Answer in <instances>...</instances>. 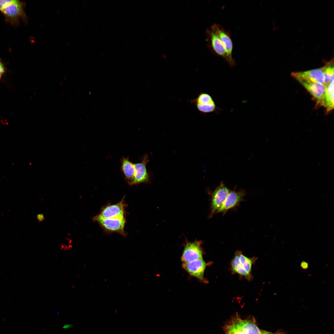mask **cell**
<instances>
[{
	"label": "cell",
	"instance_id": "9a60e30c",
	"mask_svg": "<svg viewBox=\"0 0 334 334\" xmlns=\"http://www.w3.org/2000/svg\"><path fill=\"white\" fill-rule=\"evenodd\" d=\"M334 81L326 87L325 97L323 106L328 113L334 109Z\"/></svg>",
	"mask_w": 334,
	"mask_h": 334
},
{
	"label": "cell",
	"instance_id": "30bf717a",
	"mask_svg": "<svg viewBox=\"0 0 334 334\" xmlns=\"http://www.w3.org/2000/svg\"><path fill=\"white\" fill-rule=\"evenodd\" d=\"M182 266L191 275L202 281L205 280L203 275L207 264L203 259L183 263Z\"/></svg>",
	"mask_w": 334,
	"mask_h": 334
},
{
	"label": "cell",
	"instance_id": "9c48e42d",
	"mask_svg": "<svg viewBox=\"0 0 334 334\" xmlns=\"http://www.w3.org/2000/svg\"><path fill=\"white\" fill-rule=\"evenodd\" d=\"M292 75L298 80H303L318 83L324 86V77L322 67L306 71L293 72Z\"/></svg>",
	"mask_w": 334,
	"mask_h": 334
},
{
	"label": "cell",
	"instance_id": "484cf974",
	"mask_svg": "<svg viewBox=\"0 0 334 334\" xmlns=\"http://www.w3.org/2000/svg\"><path fill=\"white\" fill-rule=\"evenodd\" d=\"M272 333L271 332H268L265 331H261V334H272Z\"/></svg>",
	"mask_w": 334,
	"mask_h": 334
},
{
	"label": "cell",
	"instance_id": "52a82bcc",
	"mask_svg": "<svg viewBox=\"0 0 334 334\" xmlns=\"http://www.w3.org/2000/svg\"><path fill=\"white\" fill-rule=\"evenodd\" d=\"M246 195L245 191L243 190L229 191L224 202L216 213L225 214L229 209L238 205Z\"/></svg>",
	"mask_w": 334,
	"mask_h": 334
},
{
	"label": "cell",
	"instance_id": "e0dca14e",
	"mask_svg": "<svg viewBox=\"0 0 334 334\" xmlns=\"http://www.w3.org/2000/svg\"><path fill=\"white\" fill-rule=\"evenodd\" d=\"M231 266L233 271L238 274L245 277L249 280L251 277V275L248 274L241 267L240 263L238 251L235 253V255L231 262Z\"/></svg>",
	"mask_w": 334,
	"mask_h": 334
},
{
	"label": "cell",
	"instance_id": "277c9868",
	"mask_svg": "<svg viewBox=\"0 0 334 334\" xmlns=\"http://www.w3.org/2000/svg\"><path fill=\"white\" fill-rule=\"evenodd\" d=\"M229 191L223 182H221L219 186L212 193L211 212L209 215L210 218H212L222 206Z\"/></svg>",
	"mask_w": 334,
	"mask_h": 334
},
{
	"label": "cell",
	"instance_id": "cb8c5ba5",
	"mask_svg": "<svg viewBox=\"0 0 334 334\" xmlns=\"http://www.w3.org/2000/svg\"><path fill=\"white\" fill-rule=\"evenodd\" d=\"M37 220L39 222L43 221L45 219L44 215L43 214H39L36 215Z\"/></svg>",
	"mask_w": 334,
	"mask_h": 334
},
{
	"label": "cell",
	"instance_id": "3957f363",
	"mask_svg": "<svg viewBox=\"0 0 334 334\" xmlns=\"http://www.w3.org/2000/svg\"><path fill=\"white\" fill-rule=\"evenodd\" d=\"M201 241L186 242L181 256L183 263H186L198 259H203V251Z\"/></svg>",
	"mask_w": 334,
	"mask_h": 334
},
{
	"label": "cell",
	"instance_id": "7a4b0ae2",
	"mask_svg": "<svg viewBox=\"0 0 334 334\" xmlns=\"http://www.w3.org/2000/svg\"><path fill=\"white\" fill-rule=\"evenodd\" d=\"M209 45L211 49L216 54L222 57L228 64L229 60L223 44L214 26L212 25L206 32Z\"/></svg>",
	"mask_w": 334,
	"mask_h": 334
},
{
	"label": "cell",
	"instance_id": "4fadbf2b",
	"mask_svg": "<svg viewBox=\"0 0 334 334\" xmlns=\"http://www.w3.org/2000/svg\"><path fill=\"white\" fill-rule=\"evenodd\" d=\"M244 334H260L261 331L253 322L237 319L233 323Z\"/></svg>",
	"mask_w": 334,
	"mask_h": 334
},
{
	"label": "cell",
	"instance_id": "7402d4cb",
	"mask_svg": "<svg viewBox=\"0 0 334 334\" xmlns=\"http://www.w3.org/2000/svg\"><path fill=\"white\" fill-rule=\"evenodd\" d=\"M14 0H0V10H2L6 6L11 3Z\"/></svg>",
	"mask_w": 334,
	"mask_h": 334
},
{
	"label": "cell",
	"instance_id": "6da1fadb",
	"mask_svg": "<svg viewBox=\"0 0 334 334\" xmlns=\"http://www.w3.org/2000/svg\"><path fill=\"white\" fill-rule=\"evenodd\" d=\"M92 219L97 222L106 233H117L124 236L126 235L124 229L126 223L125 217L105 218L97 215L92 217Z\"/></svg>",
	"mask_w": 334,
	"mask_h": 334
},
{
	"label": "cell",
	"instance_id": "44dd1931",
	"mask_svg": "<svg viewBox=\"0 0 334 334\" xmlns=\"http://www.w3.org/2000/svg\"><path fill=\"white\" fill-rule=\"evenodd\" d=\"M227 333L229 334H244L233 323L227 327Z\"/></svg>",
	"mask_w": 334,
	"mask_h": 334
},
{
	"label": "cell",
	"instance_id": "8fae6325",
	"mask_svg": "<svg viewBox=\"0 0 334 334\" xmlns=\"http://www.w3.org/2000/svg\"><path fill=\"white\" fill-rule=\"evenodd\" d=\"M149 161L148 156L146 155L140 162L134 164L135 185L149 182L150 176L146 168V165Z\"/></svg>",
	"mask_w": 334,
	"mask_h": 334
},
{
	"label": "cell",
	"instance_id": "5bb4252c",
	"mask_svg": "<svg viewBox=\"0 0 334 334\" xmlns=\"http://www.w3.org/2000/svg\"><path fill=\"white\" fill-rule=\"evenodd\" d=\"M1 11L5 15L11 18L17 17L23 12L21 3L18 1L16 0H14Z\"/></svg>",
	"mask_w": 334,
	"mask_h": 334
},
{
	"label": "cell",
	"instance_id": "d6986e66",
	"mask_svg": "<svg viewBox=\"0 0 334 334\" xmlns=\"http://www.w3.org/2000/svg\"><path fill=\"white\" fill-rule=\"evenodd\" d=\"M191 102L193 104L199 105L215 103L213 98L209 94L204 92L200 93L196 98L192 100Z\"/></svg>",
	"mask_w": 334,
	"mask_h": 334
},
{
	"label": "cell",
	"instance_id": "5b68a950",
	"mask_svg": "<svg viewBox=\"0 0 334 334\" xmlns=\"http://www.w3.org/2000/svg\"><path fill=\"white\" fill-rule=\"evenodd\" d=\"M125 196L118 203L114 204H108L102 207L97 215L103 218H112L125 217L127 205L124 200Z\"/></svg>",
	"mask_w": 334,
	"mask_h": 334
},
{
	"label": "cell",
	"instance_id": "83f0119b",
	"mask_svg": "<svg viewBox=\"0 0 334 334\" xmlns=\"http://www.w3.org/2000/svg\"><path fill=\"white\" fill-rule=\"evenodd\" d=\"M227 334H229V333H227Z\"/></svg>",
	"mask_w": 334,
	"mask_h": 334
},
{
	"label": "cell",
	"instance_id": "ffe728a7",
	"mask_svg": "<svg viewBox=\"0 0 334 334\" xmlns=\"http://www.w3.org/2000/svg\"><path fill=\"white\" fill-rule=\"evenodd\" d=\"M198 111L203 114L215 112L218 108L215 103L204 105L195 104Z\"/></svg>",
	"mask_w": 334,
	"mask_h": 334
},
{
	"label": "cell",
	"instance_id": "4316f807",
	"mask_svg": "<svg viewBox=\"0 0 334 334\" xmlns=\"http://www.w3.org/2000/svg\"><path fill=\"white\" fill-rule=\"evenodd\" d=\"M272 334H273V333H272Z\"/></svg>",
	"mask_w": 334,
	"mask_h": 334
},
{
	"label": "cell",
	"instance_id": "8992f818",
	"mask_svg": "<svg viewBox=\"0 0 334 334\" xmlns=\"http://www.w3.org/2000/svg\"><path fill=\"white\" fill-rule=\"evenodd\" d=\"M298 81L311 94L316 101L317 105L323 106L326 87L323 84L303 80Z\"/></svg>",
	"mask_w": 334,
	"mask_h": 334
},
{
	"label": "cell",
	"instance_id": "2e32d148",
	"mask_svg": "<svg viewBox=\"0 0 334 334\" xmlns=\"http://www.w3.org/2000/svg\"><path fill=\"white\" fill-rule=\"evenodd\" d=\"M334 63L332 59L326 63L322 69L324 77V86L329 85L334 81Z\"/></svg>",
	"mask_w": 334,
	"mask_h": 334
},
{
	"label": "cell",
	"instance_id": "ac0fdd59",
	"mask_svg": "<svg viewBox=\"0 0 334 334\" xmlns=\"http://www.w3.org/2000/svg\"><path fill=\"white\" fill-rule=\"evenodd\" d=\"M238 251L239 260L242 268L248 274H251L252 266L253 262L252 258H250L245 256L241 251Z\"/></svg>",
	"mask_w": 334,
	"mask_h": 334
},
{
	"label": "cell",
	"instance_id": "603a6c76",
	"mask_svg": "<svg viewBox=\"0 0 334 334\" xmlns=\"http://www.w3.org/2000/svg\"><path fill=\"white\" fill-rule=\"evenodd\" d=\"M300 266L302 269L306 270L308 268L309 263L306 261H302L300 264Z\"/></svg>",
	"mask_w": 334,
	"mask_h": 334
},
{
	"label": "cell",
	"instance_id": "ba28073f",
	"mask_svg": "<svg viewBox=\"0 0 334 334\" xmlns=\"http://www.w3.org/2000/svg\"><path fill=\"white\" fill-rule=\"evenodd\" d=\"M213 25L227 54L229 60V65L231 67L234 66L236 63L232 58L233 44L230 34L220 25L216 24Z\"/></svg>",
	"mask_w": 334,
	"mask_h": 334
},
{
	"label": "cell",
	"instance_id": "f1b7e54d",
	"mask_svg": "<svg viewBox=\"0 0 334 334\" xmlns=\"http://www.w3.org/2000/svg\"></svg>",
	"mask_w": 334,
	"mask_h": 334
},
{
	"label": "cell",
	"instance_id": "d4e9b609",
	"mask_svg": "<svg viewBox=\"0 0 334 334\" xmlns=\"http://www.w3.org/2000/svg\"><path fill=\"white\" fill-rule=\"evenodd\" d=\"M4 72V68L2 64L0 62V78Z\"/></svg>",
	"mask_w": 334,
	"mask_h": 334
},
{
	"label": "cell",
	"instance_id": "7c38bea8",
	"mask_svg": "<svg viewBox=\"0 0 334 334\" xmlns=\"http://www.w3.org/2000/svg\"><path fill=\"white\" fill-rule=\"evenodd\" d=\"M121 172L124 178L130 186L135 185V172L134 163L130 161L128 157L123 156L121 160Z\"/></svg>",
	"mask_w": 334,
	"mask_h": 334
}]
</instances>
